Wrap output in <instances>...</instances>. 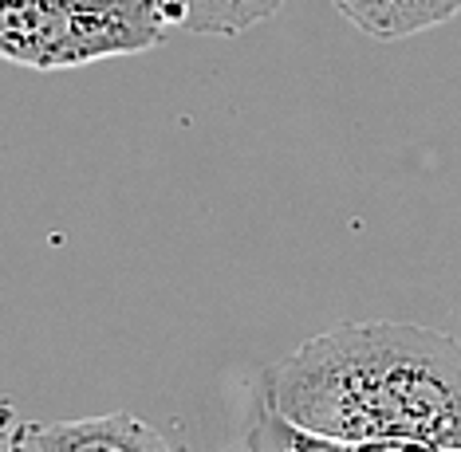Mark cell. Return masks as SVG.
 Returning <instances> with one entry per match:
<instances>
[{
  "mask_svg": "<svg viewBox=\"0 0 461 452\" xmlns=\"http://www.w3.org/2000/svg\"><path fill=\"white\" fill-rule=\"evenodd\" d=\"M265 405L331 440L461 448V342L414 323H343L268 374Z\"/></svg>",
  "mask_w": 461,
  "mask_h": 452,
  "instance_id": "cell-1",
  "label": "cell"
},
{
  "mask_svg": "<svg viewBox=\"0 0 461 452\" xmlns=\"http://www.w3.org/2000/svg\"><path fill=\"white\" fill-rule=\"evenodd\" d=\"M177 24L170 0H0V59L32 71L139 56Z\"/></svg>",
  "mask_w": 461,
  "mask_h": 452,
  "instance_id": "cell-2",
  "label": "cell"
},
{
  "mask_svg": "<svg viewBox=\"0 0 461 452\" xmlns=\"http://www.w3.org/2000/svg\"><path fill=\"white\" fill-rule=\"evenodd\" d=\"M32 452H174L158 429L131 413H103L83 421H56L28 433Z\"/></svg>",
  "mask_w": 461,
  "mask_h": 452,
  "instance_id": "cell-3",
  "label": "cell"
},
{
  "mask_svg": "<svg viewBox=\"0 0 461 452\" xmlns=\"http://www.w3.org/2000/svg\"><path fill=\"white\" fill-rule=\"evenodd\" d=\"M331 4L363 36L383 40V44L418 36V31L461 16V0H331Z\"/></svg>",
  "mask_w": 461,
  "mask_h": 452,
  "instance_id": "cell-4",
  "label": "cell"
},
{
  "mask_svg": "<svg viewBox=\"0 0 461 452\" xmlns=\"http://www.w3.org/2000/svg\"><path fill=\"white\" fill-rule=\"evenodd\" d=\"M177 24L197 36H240L265 24L285 8V0H170Z\"/></svg>",
  "mask_w": 461,
  "mask_h": 452,
  "instance_id": "cell-5",
  "label": "cell"
}]
</instances>
